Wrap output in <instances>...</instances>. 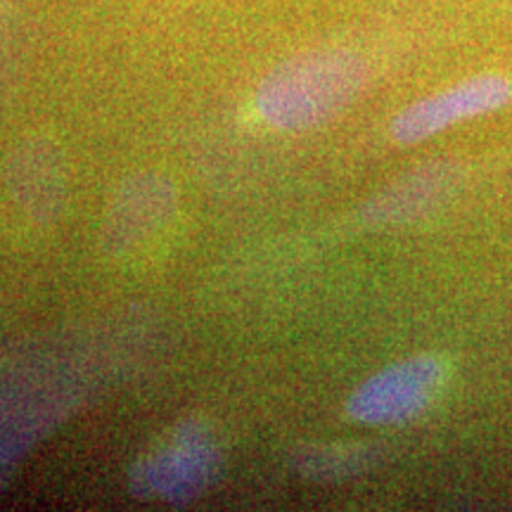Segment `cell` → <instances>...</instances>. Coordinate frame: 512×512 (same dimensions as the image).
Returning a JSON list of instances; mask_svg holds the SVG:
<instances>
[{"label":"cell","mask_w":512,"mask_h":512,"mask_svg":"<svg viewBox=\"0 0 512 512\" xmlns=\"http://www.w3.org/2000/svg\"><path fill=\"white\" fill-rule=\"evenodd\" d=\"M366 81V62L351 50H311L264 76L256 91V110L280 131H304L349 107Z\"/></svg>","instance_id":"6da1fadb"},{"label":"cell","mask_w":512,"mask_h":512,"mask_svg":"<svg viewBox=\"0 0 512 512\" xmlns=\"http://www.w3.org/2000/svg\"><path fill=\"white\" fill-rule=\"evenodd\" d=\"M221 472V451L202 422H183L174 441L128 472L133 496L185 505L200 498Z\"/></svg>","instance_id":"7a4b0ae2"},{"label":"cell","mask_w":512,"mask_h":512,"mask_svg":"<svg viewBox=\"0 0 512 512\" xmlns=\"http://www.w3.org/2000/svg\"><path fill=\"white\" fill-rule=\"evenodd\" d=\"M441 382L432 356H415L380 370L349 396L347 411L366 425H403L430 406Z\"/></svg>","instance_id":"3957f363"},{"label":"cell","mask_w":512,"mask_h":512,"mask_svg":"<svg viewBox=\"0 0 512 512\" xmlns=\"http://www.w3.org/2000/svg\"><path fill=\"white\" fill-rule=\"evenodd\" d=\"M512 100V83L501 74H477L408 105L392 121L396 143L413 145L465 119L496 112Z\"/></svg>","instance_id":"277c9868"},{"label":"cell","mask_w":512,"mask_h":512,"mask_svg":"<svg viewBox=\"0 0 512 512\" xmlns=\"http://www.w3.org/2000/svg\"><path fill=\"white\" fill-rule=\"evenodd\" d=\"M176 188L159 174H136L114 192L100 242L112 256L128 254L157 235L176 211Z\"/></svg>","instance_id":"5b68a950"},{"label":"cell","mask_w":512,"mask_h":512,"mask_svg":"<svg viewBox=\"0 0 512 512\" xmlns=\"http://www.w3.org/2000/svg\"><path fill=\"white\" fill-rule=\"evenodd\" d=\"M64 406L38 370H19L0 382V467H12L55 425Z\"/></svg>","instance_id":"8992f818"},{"label":"cell","mask_w":512,"mask_h":512,"mask_svg":"<svg viewBox=\"0 0 512 512\" xmlns=\"http://www.w3.org/2000/svg\"><path fill=\"white\" fill-rule=\"evenodd\" d=\"M3 178L12 202L31 221L50 223L60 216L67 197V169L53 140H19L5 162Z\"/></svg>","instance_id":"52a82bcc"},{"label":"cell","mask_w":512,"mask_h":512,"mask_svg":"<svg viewBox=\"0 0 512 512\" xmlns=\"http://www.w3.org/2000/svg\"><path fill=\"white\" fill-rule=\"evenodd\" d=\"M460 178V166L448 159L422 164L377 192L363 207V216L375 226L418 221L456 195Z\"/></svg>","instance_id":"ba28073f"},{"label":"cell","mask_w":512,"mask_h":512,"mask_svg":"<svg viewBox=\"0 0 512 512\" xmlns=\"http://www.w3.org/2000/svg\"><path fill=\"white\" fill-rule=\"evenodd\" d=\"M377 463L380 453L368 444H316L294 453L297 472L313 482H344L373 470Z\"/></svg>","instance_id":"9c48e42d"},{"label":"cell","mask_w":512,"mask_h":512,"mask_svg":"<svg viewBox=\"0 0 512 512\" xmlns=\"http://www.w3.org/2000/svg\"><path fill=\"white\" fill-rule=\"evenodd\" d=\"M8 472H10V467H0V489H3V482L8 479Z\"/></svg>","instance_id":"30bf717a"}]
</instances>
